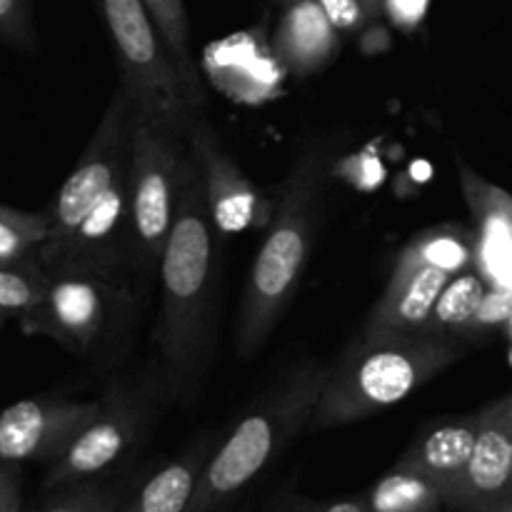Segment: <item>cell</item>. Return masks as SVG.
Masks as SVG:
<instances>
[{"label":"cell","instance_id":"32","mask_svg":"<svg viewBox=\"0 0 512 512\" xmlns=\"http://www.w3.org/2000/svg\"><path fill=\"white\" fill-rule=\"evenodd\" d=\"M503 403L508 405V410L512 413V393H508V395H503Z\"/></svg>","mask_w":512,"mask_h":512},{"label":"cell","instance_id":"13","mask_svg":"<svg viewBox=\"0 0 512 512\" xmlns=\"http://www.w3.org/2000/svg\"><path fill=\"white\" fill-rule=\"evenodd\" d=\"M478 413L480 430L473 458L450 508L498 512L512 505V413L503 398L493 400Z\"/></svg>","mask_w":512,"mask_h":512},{"label":"cell","instance_id":"17","mask_svg":"<svg viewBox=\"0 0 512 512\" xmlns=\"http://www.w3.org/2000/svg\"><path fill=\"white\" fill-rule=\"evenodd\" d=\"M273 48L290 73L313 75L335 58L340 30L330 23L318 0H295L275 25Z\"/></svg>","mask_w":512,"mask_h":512},{"label":"cell","instance_id":"10","mask_svg":"<svg viewBox=\"0 0 512 512\" xmlns=\"http://www.w3.org/2000/svg\"><path fill=\"white\" fill-rule=\"evenodd\" d=\"M98 400L28 398L0 410V463H53L98 415Z\"/></svg>","mask_w":512,"mask_h":512},{"label":"cell","instance_id":"26","mask_svg":"<svg viewBox=\"0 0 512 512\" xmlns=\"http://www.w3.org/2000/svg\"><path fill=\"white\" fill-rule=\"evenodd\" d=\"M0 40L20 53H33V0H0Z\"/></svg>","mask_w":512,"mask_h":512},{"label":"cell","instance_id":"24","mask_svg":"<svg viewBox=\"0 0 512 512\" xmlns=\"http://www.w3.org/2000/svg\"><path fill=\"white\" fill-rule=\"evenodd\" d=\"M50 273L38 258L15 265H0V313L5 318H23L45 298Z\"/></svg>","mask_w":512,"mask_h":512},{"label":"cell","instance_id":"1","mask_svg":"<svg viewBox=\"0 0 512 512\" xmlns=\"http://www.w3.org/2000/svg\"><path fill=\"white\" fill-rule=\"evenodd\" d=\"M218 235L195 158H185L173 230L158 265V365L173 400L193 403L213 353L218 305Z\"/></svg>","mask_w":512,"mask_h":512},{"label":"cell","instance_id":"14","mask_svg":"<svg viewBox=\"0 0 512 512\" xmlns=\"http://www.w3.org/2000/svg\"><path fill=\"white\" fill-rule=\"evenodd\" d=\"M460 185L473 213L475 268L490 288H512V198L460 163Z\"/></svg>","mask_w":512,"mask_h":512},{"label":"cell","instance_id":"35","mask_svg":"<svg viewBox=\"0 0 512 512\" xmlns=\"http://www.w3.org/2000/svg\"><path fill=\"white\" fill-rule=\"evenodd\" d=\"M283 3H288V5H290V3H295V0H283Z\"/></svg>","mask_w":512,"mask_h":512},{"label":"cell","instance_id":"9","mask_svg":"<svg viewBox=\"0 0 512 512\" xmlns=\"http://www.w3.org/2000/svg\"><path fill=\"white\" fill-rule=\"evenodd\" d=\"M95 8L113 40L120 80L133 93L138 113L188 135L195 115L163 35L143 0H95Z\"/></svg>","mask_w":512,"mask_h":512},{"label":"cell","instance_id":"21","mask_svg":"<svg viewBox=\"0 0 512 512\" xmlns=\"http://www.w3.org/2000/svg\"><path fill=\"white\" fill-rule=\"evenodd\" d=\"M490 285L478 268H470L465 273L455 275L448 285H445L443 295L435 303L433 315H430L425 330L443 338H470L473 333L475 318L480 313L485 295H488Z\"/></svg>","mask_w":512,"mask_h":512},{"label":"cell","instance_id":"25","mask_svg":"<svg viewBox=\"0 0 512 512\" xmlns=\"http://www.w3.org/2000/svg\"><path fill=\"white\" fill-rule=\"evenodd\" d=\"M123 505V495L113 488H103L98 483H73L65 493L50 500L38 512H118Z\"/></svg>","mask_w":512,"mask_h":512},{"label":"cell","instance_id":"27","mask_svg":"<svg viewBox=\"0 0 512 512\" xmlns=\"http://www.w3.org/2000/svg\"><path fill=\"white\" fill-rule=\"evenodd\" d=\"M430 0H383L385 18L390 25L403 33H413L423 25L425 13H428Z\"/></svg>","mask_w":512,"mask_h":512},{"label":"cell","instance_id":"29","mask_svg":"<svg viewBox=\"0 0 512 512\" xmlns=\"http://www.w3.org/2000/svg\"><path fill=\"white\" fill-rule=\"evenodd\" d=\"M0 512H20V470L15 463H0Z\"/></svg>","mask_w":512,"mask_h":512},{"label":"cell","instance_id":"7","mask_svg":"<svg viewBox=\"0 0 512 512\" xmlns=\"http://www.w3.org/2000/svg\"><path fill=\"white\" fill-rule=\"evenodd\" d=\"M188 135L145 118L135 108L128 200L140 275L158 273L178 213Z\"/></svg>","mask_w":512,"mask_h":512},{"label":"cell","instance_id":"6","mask_svg":"<svg viewBox=\"0 0 512 512\" xmlns=\"http://www.w3.org/2000/svg\"><path fill=\"white\" fill-rule=\"evenodd\" d=\"M168 400H173V393L160 365L158 373L115 380L100 398L98 415L50 463L45 488L83 483L113 468L150 433Z\"/></svg>","mask_w":512,"mask_h":512},{"label":"cell","instance_id":"4","mask_svg":"<svg viewBox=\"0 0 512 512\" xmlns=\"http://www.w3.org/2000/svg\"><path fill=\"white\" fill-rule=\"evenodd\" d=\"M328 373L330 363L313 358L285 370L210 450L188 512H218L258 480L285 445L308 430Z\"/></svg>","mask_w":512,"mask_h":512},{"label":"cell","instance_id":"12","mask_svg":"<svg viewBox=\"0 0 512 512\" xmlns=\"http://www.w3.org/2000/svg\"><path fill=\"white\" fill-rule=\"evenodd\" d=\"M50 270H125L140 275L130 218L128 175L100 200L63 245Z\"/></svg>","mask_w":512,"mask_h":512},{"label":"cell","instance_id":"31","mask_svg":"<svg viewBox=\"0 0 512 512\" xmlns=\"http://www.w3.org/2000/svg\"><path fill=\"white\" fill-rule=\"evenodd\" d=\"M358 3L363 5L365 15H368L370 20L383 18V15H385V10H383V0H358Z\"/></svg>","mask_w":512,"mask_h":512},{"label":"cell","instance_id":"8","mask_svg":"<svg viewBox=\"0 0 512 512\" xmlns=\"http://www.w3.org/2000/svg\"><path fill=\"white\" fill-rule=\"evenodd\" d=\"M133 128L135 98L128 85L118 80V88H115L88 148L83 150L78 165L68 175L48 210L50 233L38 250V260L45 270L58 258L63 245L73 238L78 225L93 213L95 205L128 175L130 153H133Z\"/></svg>","mask_w":512,"mask_h":512},{"label":"cell","instance_id":"20","mask_svg":"<svg viewBox=\"0 0 512 512\" xmlns=\"http://www.w3.org/2000/svg\"><path fill=\"white\" fill-rule=\"evenodd\" d=\"M143 3L150 10V15H153L160 35H163L170 60H173L175 70H178L185 100H188L190 110L198 118L205 110V90L193 48H190V25L183 0H143Z\"/></svg>","mask_w":512,"mask_h":512},{"label":"cell","instance_id":"3","mask_svg":"<svg viewBox=\"0 0 512 512\" xmlns=\"http://www.w3.org/2000/svg\"><path fill=\"white\" fill-rule=\"evenodd\" d=\"M323 180L325 158L315 148L295 160L288 178L280 185L278 203L268 220V235L250 270L235 323V350L243 360L260 353L298 293L315 240Z\"/></svg>","mask_w":512,"mask_h":512},{"label":"cell","instance_id":"16","mask_svg":"<svg viewBox=\"0 0 512 512\" xmlns=\"http://www.w3.org/2000/svg\"><path fill=\"white\" fill-rule=\"evenodd\" d=\"M455 275L438 268L393 270L383 295L370 310L363 330L370 333H415L425 330L435 303Z\"/></svg>","mask_w":512,"mask_h":512},{"label":"cell","instance_id":"2","mask_svg":"<svg viewBox=\"0 0 512 512\" xmlns=\"http://www.w3.org/2000/svg\"><path fill=\"white\" fill-rule=\"evenodd\" d=\"M463 355L460 340L415 333L363 330L330 363L328 380L310 418L308 433L343 428L378 415L408 398Z\"/></svg>","mask_w":512,"mask_h":512},{"label":"cell","instance_id":"30","mask_svg":"<svg viewBox=\"0 0 512 512\" xmlns=\"http://www.w3.org/2000/svg\"><path fill=\"white\" fill-rule=\"evenodd\" d=\"M315 512H370V508L365 498H353V500H338V503H330Z\"/></svg>","mask_w":512,"mask_h":512},{"label":"cell","instance_id":"28","mask_svg":"<svg viewBox=\"0 0 512 512\" xmlns=\"http://www.w3.org/2000/svg\"><path fill=\"white\" fill-rule=\"evenodd\" d=\"M318 3L320 8L325 10L330 23H333L340 33H350V30L363 28L370 20L358 0H318Z\"/></svg>","mask_w":512,"mask_h":512},{"label":"cell","instance_id":"23","mask_svg":"<svg viewBox=\"0 0 512 512\" xmlns=\"http://www.w3.org/2000/svg\"><path fill=\"white\" fill-rule=\"evenodd\" d=\"M50 233L48 213H28L0 203V265L38 258Z\"/></svg>","mask_w":512,"mask_h":512},{"label":"cell","instance_id":"33","mask_svg":"<svg viewBox=\"0 0 512 512\" xmlns=\"http://www.w3.org/2000/svg\"><path fill=\"white\" fill-rule=\"evenodd\" d=\"M5 320H8V318H5V315L0 313V328H3V325H5Z\"/></svg>","mask_w":512,"mask_h":512},{"label":"cell","instance_id":"22","mask_svg":"<svg viewBox=\"0 0 512 512\" xmlns=\"http://www.w3.org/2000/svg\"><path fill=\"white\" fill-rule=\"evenodd\" d=\"M370 512H440L443 490L415 470L395 463L365 495Z\"/></svg>","mask_w":512,"mask_h":512},{"label":"cell","instance_id":"5","mask_svg":"<svg viewBox=\"0 0 512 512\" xmlns=\"http://www.w3.org/2000/svg\"><path fill=\"white\" fill-rule=\"evenodd\" d=\"M125 270H50L45 298L20 320L25 335L50 338L68 353L113 365L138 323V300Z\"/></svg>","mask_w":512,"mask_h":512},{"label":"cell","instance_id":"18","mask_svg":"<svg viewBox=\"0 0 512 512\" xmlns=\"http://www.w3.org/2000/svg\"><path fill=\"white\" fill-rule=\"evenodd\" d=\"M208 455V443H200L165 463L118 512H188Z\"/></svg>","mask_w":512,"mask_h":512},{"label":"cell","instance_id":"15","mask_svg":"<svg viewBox=\"0 0 512 512\" xmlns=\"http://www.w3.org/2000/svg\"><path fill=\"white\" fill-rule=\"evenodd\" d=\"M478 430L480 413L430 425L425 433H420L413 440V445L405 450L398 465L433 480L443 490L445 505H450L460 483H463L470 458H473Z\"/></svg>","mask_w":512,"mask_h":512},{"label":"cell","instance_id":"19","mask_svg":"<svg viewBox=\"0 0 512 512\" xmlns=\"http://www.w3.org/2000/svg\"><path fill=\"white\" fill-rule=\"evenodd\" d=\"M438 268L460 275L475 268V235L465 225H435L415 235L395 258L393 270Z\"/></svg>","mask_w":512,"mask_h":512},{"label":"cell","instance_id":"34","mask_svg":"<svg viewBox=\"0 0 512 512\" xmlns=\"http://www.w3.org/2000/svg\"><path fill=\"white\" fill-rule=\"evenodd\" d=\"M498 512H512V505H508V508H503V510H498Z\"/></svg>","mask_w":512,"mask_h":512},{"label":"cell","instance_id":"11","mask_svg":"<svg viewBox=\"0 0 512 512\" xmlns=\"http://www.w3.org/2000/svg\"><path fill=\"white\" fill-rule=\"evenodd\" d=\"M188 150L200 170L210 215H213L220 235L245 233L263 220H270L273 210L265 205L263 193L235 163V158L225 150L223 140L218 138V133L210 128L203 115L193 118L190 123Z\"/></svg>","mask_w":512,"mask_h":512}]
</instances>
